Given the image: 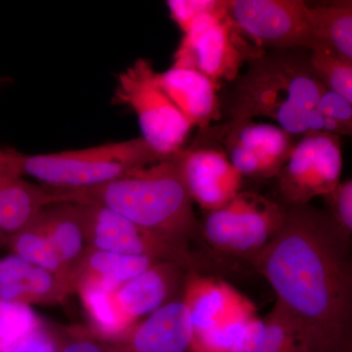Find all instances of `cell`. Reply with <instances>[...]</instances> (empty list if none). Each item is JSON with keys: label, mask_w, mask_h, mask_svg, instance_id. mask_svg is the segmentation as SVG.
I'll use <instances>...</instances> for the list:
<instances>
[{"label": "cell", "mask_w": 352, "mask_h": 352, "mask_svg": "<svg viewBox=\"0 0 352 352\" xmlns=\"http://www.w3.org/2000/svg\"><path fill=\"white\" fill-rule=\"evenodd\" d=\"M258 316L256 307L245 296L221 320L204 332L193 333L192 352H231L241 333Z\"/></svg>", "instance_id": "obj_24"}, {"label": "cell", "mask_w": 352, "mask_h": 352, "mask_svg": "<svg viewBox=\"0 0 352 352\" xmlns=\"http://www.w3.org/2000/svg\"><path fill=\"white\" fill-rule=\"evenodd\" d=\"M168 157L157 154L139 138L74 151L32 156L21 153L20 173L50 188H91Z\"/></svg>", "instance_id": "obj_4"}, {"label": "cell", "mask_w": 352, "mask_h": 352, "mask_svg": "<svg viewBox=\"0 0 352 352\" xmlns=\"http://www.w3.org/2000/svg\"><path fill=\"white\" fill-rule=\"evenodd\" d=\"M11 249L16 256L24 258L38 267L50 271L69 288L76 286L74 278L62 263L52 245L46 237L36 217L30 226L9 237Z\"/></svg>", "instance_id": "obj_23"}, {"label": "cell", "mask_w": 352, "mask_h": 352, "mask_svg": "<svg viewBox=\"0 0 352 352\" xmlns=\"http://www.w3.org/2000/svg\"><path fill=\"white\" fill-rule=\"evenodd\" d=\"M248 64L227 98L231 120L268 118L292 136L319 131L317 103L324 87L310 66L309 50L263 52Z\"/></svg>", "instance_id": "obj_3"}, {"label": "cell", "mask_w": 352, "mask_h": 352, "mask_svg": "<svg viewBox=\"0 0 352 352\" xmlns=\"http://www.w3.org/2000/svg\"><path fill=\"white\" fill-rule=\"evenodd\" d=\"M244 296L226 282L191 272L184 288L193 333L212 328L241 302Z\"/></svg>", "instance_id": "obj_19"}, {"label": "cell", "mask_w": 352, "mask_h": 352, "mask_svg": "<svg viewBox=\"0 0 352 352\" xmlns=\"http://www.w3.org/2000/svg\"><path fill=\"white\" fill-rule=\"evenodd\" d=\"M178 152L101 186L56 190L62 204L110 208L141 228L189 250L190 241L203 243L204 237L183 182Z\"/></svg>", "instance_id": "obj_2"}, {"label": "cell", "mask_w": 352, "mask_h": 352, "mask_svg": "<svg viewBox=\"0 0 352 352\" xmlns=\"http://www.w3.org/2000/svg\"><path fill=\"white\" fill-rule=\"evenodd\" d=\"M41 327L30 305L0 300V352Z\"/></svg>", "instance_id": "obj_27"}, {"label": "cell", "mask_w": 352, "mask_h": 352, "mask_svg": "<svg viewBox=\"0 0 352 352\" xmlns=\"http://www.w3.org/2000/svg\"><path fill=\"white\" fill-rule=\"evenodd\" d=\"M224 0H170L166 1V6L171 19L184 34L198 16L219 10Z\"/></svg>", "instance_id": "obj_29"}, {"label": "cell", "mask_w": 352, "mask_h": 352, "mask_svg": "<svg viewBox=\"0 0 352 352\" xmlns=\"http://www.w3.org/2000/svg\"><path fill=\"white\" fill-rule=\"evenodd\" d=\"M56 344L52 338L41 327L29 336L8 347L3 352H58Z\"/></svg>", "instance_id": "obj_31"}, {"label": "cell", "mask_w": 352, "mask_h": 352, "mask_svg": "<svg viewBox=\"0 0 352 352\" xmlns=\"http://www.w3.org/2000/svg\"><path fill=\"white\" fill-rule=\"evenodd\" d=\"M58 352H102L98 346L88 340H76L67 344Z\"/></svg>", "instance_id": "obj_32"}, {"label": "cell", "mask_w": 352, "mask_h": 352, "mask_svg": "<svg viewBox=\"0 0 352 352\" xmlns=\"http://www.w3.org/2000/svg\"><path fill=\"white\" fill-rule=\"evenodd\" d=\"M50 208L38 215L39 222L76 284L78 270L90 249L82 215L73 204H58Z\"/></svg>", "instance_id": "obj_18"}, {"label": "cell", "mask_w": 352, "mask_h": 352, "mask_svg": "<svg viewBox=\"0 0 352 352\" xmlns=\"http://www.w3.org/2000/svg\"><path fill=\"white\" fill-rule=\"evenodd\" d=\"M58 204L60 199L55 190L0 170V232L8 237L30 226L44 208Z\"/></svg>", "instance_id": "obj_17"}, {"label": "cell", "mask_w": 352, "mask_h": 352, "mask_svg": "<svg viewBox=\"0 0 352 352\" xmlns=\"http://www.w3.org/2000/svg\"><path fill=\"white\" fill-rule=\"evenodd\" d=\"M309 62L314 75L323 87L352 103V63L340 59L322 46L309 50Z\"/></svg>", "instance_id": "obj_26"}, {"label": "cell", "mask_w": 352, "mask_h": 352, "mask_svg": "<svg viewBox=\"0 0 352 352\" xmlns=\"http://www.w3.org/2000/svg\"><path fill=\"white\" fill-rule=\"evenodd\" d=\"M319 131L340 136H351L352 103L325 87L317 103Z\"/></svg>", "instance_id": "obj_28"}, {"label": "cell", "mask_w": 352, "mask_h": 352, "mask_svg": "<svg viewBox=\"0 0 352 352\" xmlns=\"http://www.w3.org/2000/svg\"><path fill=\"white\" fill-rule=\"evenodd\" d=\"M171 261H157L144 272L120 285L115 300L120 311L129 323L152 314L168 303L184 270Z\"/></svg>", "instance_id": "obj_15"}, {"label": "cell", "mask_w": 352, "mask_h": 352, "mask_svg": "<svg viewBox=\"0 0 352 352\" xmlns=\"http://www.w3.org/2000/svg\"><path fill=\"white\" fill-rule=\"evenodd\" d=\"M83 305L96 332L107 339H120L132 325L120 311L115 300L119 287L92 275L82 274L76 280Z\"/></svg>", "instance_id": "obj_21"}, {"label": "cell", "mask_w": 352, "mask_h": 352, "mask_svg": "<svg viewBox=\"0 0 352 352\" xmlns=\"http://www.w3.org/2000/svg\"><path fill=\"white\" fill-rule=\"evenodd\" d=\"M342 170L340 136L314 131L303 134L276 176L285 207L307 205L315 197L328 195L339 185Z\"/></svg>", "instance_id": "obj_9"}, {"label": "cell", "mask_w": 352, "mask_h": 352, "mask_svg": "<svg viewBox=\"0 0 352 352\" xmlns=\"http://www.w3.org/2000/svg\"><path fill=\"white\" fill-rule=\"evenodd\" d=\"M286 207L256 192H242L219 210L208 212L204 239L215 251L252 258L281 228Z\"/></svg>", "instance_id": "obj_7"}, {"label": "cell", "mask_w": 352, "mask_h": 352, "mask_svg": "<svg viewBox=\"0 0 352 352\" xmlns=\"http://www.w3.org/2000/svg\"><path fill=\"white\" fill-rule=\"evenodd\" d=\"M71 289L50 271L10 254L0 258V300L24 303L53 302Z\"/></svg>", "instance_id": "obj_16"}, {"label": "cell", "mask_w": 352, "mask_h": 352, "mask_svg": "<svg viewBox=\"0 0 352 352\" xmlns=\"http://www.w3.org/2000/svg\"><path fill=\"white\" fill-rule=\"evenodd\" d=\"M178 156L187 192L201 210H219L240 193L244 177L222 150L194 146Z\"/></svg>", "instance_id": "obj_12"}, {"label": "cell", "mask_w": 352, "mask_h": 352, "mask_svg": "<svg viewBox=\"0 0 352 352\" xmlns=\"http://www.w3.org/2000/svg\"><path fill=\"white\" fill-rule=\"evenodd\" d=\"M78 206L90 249L148 256L157 261H171L183 268L201 265L189 250L141 228L113 210L95 204Z\"/></svg>", "instance_id": "obj_10"}, {"label": "cell", "mask_w": 352, "mask_h": 352, "mask_svg": "<svg viewBox=\"0 0 352 352\" xmlns=\"http://www.w3.org/2000/svg\"><path fill=\"white\" fill-rule=\"evenodd\" d=\"M124 352H192L193 327L184 300L166 303L124 337Z\"/></svg>", "instance_id": "obj_14"}, {"label": "cell", "mask_w": 352, "mask_h": 352, "mask_svg": "<svg viewBox=\"0 0 352 352\" xmlns=\"http://www.w3.org/2000/svg\"><path fill=\"white\" fill-rule=\"evenodd\" d=\"M156 263V259L148 256L89 249L78 270V278L82 274L92 275L120 287Z\"/></svg>", "instance_id": "obj_25"}, {"label": "cell", "mask_w": 352, "mask_h": 352, "mask_svg": "<svg viewBox=\"0 0 352 352\" xmlns=\"http://www.w3.org/2000/svg\"><path fill=\"white\" fill-rule=\"evenodd\" d=\"M263 52L234 27L224 0L219 10L194 20L183 34L173 66L194 69L221 85L235 82L245 61Z\"/></svg>", "instance_id": "obj_6"}, {"label": "cell", "mask_w": 352, "mask_h": 352, "mask_svg": "<svg viewBox=\"0 0 352 352\" xmlns=\"http://www.w3.org/2000/svg\"><path fill=\"white\" fill-rule=\"evenodd\" d=\"M147 59L136 60L118 76L113 103L131 107L138 116L143 140L164 157L182 150L192 126L164 94Z\"/></svg>", "instance_id": "obj_5"}, {"label": "cell", "mask_w": 352, "mask_h": 352, "mask_svg": "<svg viewBox=\"0 0 352 352\" xmlns=\"http://www.w3.org/2000/svg\"><path fill=\"white\" fill-rule=\"evenodd\" d=\"M330 206V214L347 233L352 232V182H340L339 185L325 196Z\"/></svg>", "instance_id": "obj_30"}, {"label": "cell", "mask_w": 352, "mask_h": 352, "mask_svg": "<svg viewBox=\"0 0 352 352\" xmlns=\"http://www.w3.org/2000/svg\"><path fill=\"white\" fill-rule=\"evenodd\" d=\"M229 162L243 177H276L288 162L296 143L281 127L252 120H230L219 131Z\"/></svg>", "instance_id": "obj_11"}, {"label": "cell", "mask_w": 352, "mask_h": 352, "mask_svg": "<svg viewBox=\"0 0 352 352\" xmlns=\"http://www.w3.org/2000/svg\"><path fill=\"white\" fill-rule=\"evenodd\" d=\"M351 235L328 210L286 207L281 228L252 258L314 352H351Z\"/></svg>", "instance_id": "obj_1"}, {"label": "cell", "mask_w": 352, "mask_h": 352, "mask_svg": "<svg viewBox=\"0 0 352 352\" xmlns=\"http://www.w3.org/2000/svg\"><path fill=\"white\" fill-rule=\"evenodd\" d=\"M157 80L192 126L205 131L210 122L221 119L219 83L194 69L175 66L157 73Z\"/></svg>", "instance_id": "obj_13"}, {"label": "cell", "mask_w": 352, "mask_h": 352, "mask_svg": "<svg viewBox=\"0 0 352 352\" xmlns=\"http://www.w3.org/2000/svg\"><path fill=\"white\" fill-rule=\"evenodd\" d=\"M308 18L314 39L312 48H327L340 59L352 63V2L308 6Z\"/></svg>", "instance_id": "obj_22"}, {"label": "cell", "mask_w": 352, "mask_h": 352, "mask_svg": "<svg viewBox=\"0 0 352 352\" xmlns=\"http://www.w3.org/2000/svg\"><path fill=\"white\" fill-rule=\"evenodd\" d=\"M231 352H314L295 323L275 305L248 323Z\"/></svg>", "instance_id": "obj_20"}, {"label": "cell", "mask_w": 352, "mask_h": 352, "mask_svg": "<svg viewBox=\"0 0 352 352\" xmlns=\"http://www.w3.org/2000/svg\"><path fill=\"white\" fill-rule=\"evenodd\" d=\"M229 20L259 50H307L314 39L302 0H226Z\"/></svg>", "instance_id": "obj_8"}]
</instances>
